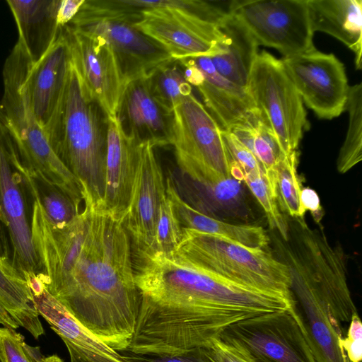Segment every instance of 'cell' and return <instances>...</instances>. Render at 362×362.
Segmentation results:
<instances>
[{"instance_id": "obj_9", "label": "cell", "mask_w": 362, "mask_h": 362, "mask_svg": "<svg viewBox=\"0 0 362 362\" xmlns=\"http://www.w3.org/2000/svg\"><path fill=\"white\" fill-rule=\"evenodd\" d=\"M218 337L243 349L257 362H317L296 300L288 309L234 322Z\"/></svg>"}, {"instance_id": "obj_40", "label": "cell", "mask_w": 362, "mask_h": 362, "mask_svg": "<svg viewBox=\"0 0 362 362\" xmlns=\"http://www.w3.org/2000/svg\"><path fill=\"white\" fill-rule=\"evenodd\" d=\"M85 0H61L58 12L57 23L60 27L67 25L76 15Z\"/></svg>"}, {"instance_id": "obj_22", "label": "cell", "mask_w": 362, "mask_h": 362, "mask_svg": "<svg viewBox=\"0 0 362 362\" xmlns=\"http://www.w3.org/2000/svg\"><path fill=\"white\" fill-rule=\"evenodd\" d=\"M313 32L327 33L355 54L356 69H361L362 1L306 0Z\"/></svg>"}, {"instance_id": "obj_12", "label": "cell", "mask_w": 362, "mask_h": 362, "mask_svg": "<svg viewBox=\"0 0 362 362\" xmlns=\"http://www.w3.org/2000/svg\"><path fill=\"white\" fill-rule=\"evenodd\" d=\"M72 63L87 95L97 102L107 117H117L129 84L117 57L101 37L63 27Z\"/></svg>"}, {"instance_id": "obj_37", "label": "cell", "mask_w": 362, "mask_h": 362, "mask_svg": "<svg viewBox=\"0 0 362 362\" xmlns=\"http://www.w3.org/2000/svg\"><path fill=\"white\" fill-rule=\"evenodd\" d=\"M341 347L350 362H361L362 358V323L358 313L353 315L349 326L341 340Z\"/></svg>"}, {"instance_id": "obj_38", "label": "cell", "mask_w": 362, "mask_h": 362, "mask_svg": "<svg viewBox=\"0 0 362 362\" xmlns=\"http://www.w3.org/2000/svg\"><path fill=\"white\" fill-rule=\"evenodd\" d=\"M300 202L305 211L311 213L315 223H320L323 211L317 192L310 187L301 188Z\"/></svg>"}, {"instance_id": "obj_26", "label": "cell", "mask_w": 362, "mask_h": 362, "mask_svg": "<svg viewBox=\"0 0 362 362\" xmlns=\"http://www.w3.org/2000/svg\"><path fill=\"white\" fill-rule=\"evenodd\" d=\"M228 132L253 153L267 178L274 180V167L283 153L272 130L262 119L258 110L255 108L249 112Z\"/></svg>"}, {"instance_id": "obj_4", "label": "cell", "mask_w": 362, "mask_h": 362, "mask_svg": "<svg viewBox=\"0 0 362 362\" xmlns=\"http://www.w3.org/2000/svg\"><path fill=\"white\" fill-rule=\"evenodd\" d=\"M134 279L210 306L257 315L286 310L294 303L293 297L234 282L173 255L142 260Z\"/></svg>"}, {"instance_id": "obj_15", "label": "cell", "mask_w": 362, "mask_h": 362, "mask_svg": "<svg viewBox=\"0 0 362 362\" xmlns=\"http://www.w3.org/2000/svg\"><path fill=\"white\" fill-rule=\"evenodd\" d=\"M37 311L65 344L71 362H125L121 354L88 331L47 290L39 274L24 276Z\"/></svg>"}, {"instance_id": "obj_21", "label": "cell", "mask_w": 362, "mask_h": 362, "mask_svg": "<svg viewBox=\"0 0 362 362\" xmlns=\"http://www.w3.org/2000/svg\"><path fill=\"white\" fill-rule=\"evenodd\" d=\"M61 0H7L22 43L33 64L39 62L58 38Z\"/></svg>"}, {"instance_id": "obj_7", "label": "cell", "mask_w": 362, "mask_h": 362, "mask_svg": "<svg viewBox=\"0 0 362 362\" xmlns=\"http://www.w3.org/2000/svg\"><path fill=\"white\" fill-rule=\"evenodd\" d=\"M170 145L180 170L206 188L231 177L222 129L192 93L173 105Z\"/></svg>"}, {"instance_id": "obj_20", "label": "cell", "mask_w": 362, "mask_h": 362, "mask_svg": "<svg viewBox=\"0 0 362 362\" xmlns=\"http://www.w3.org/2000/svg\"><path fill=\"white\" fill-rule=\"evenodd\" d=\"M192 60L204 77L197 88L207 110L222 130L228 131L255 109L248 90L221 76L210 57L193 58Z\"/></svg>"}, {"instance_id": "obj_32", "label": "cell", "mask_w": 362, "mask_h": 362, "mask_svg": "<svg viewBox=\"0 0 362 362\" xmlns=\"http://www.w3.org/2000/svg\"><path fill=\"white\" fill-rule=\"evenodd\" d=\"M182 235V229L165 193L160 208L155 237V253L153 256L173 255Z\"/></svg>"}, {"instance_id": "obj_28", "label": "cell", "mask_w": 362, "mask_h": 362, "mask_svg": "<svg viewBox=\"0 0 362 362\" xmlns=\"http://www.w3.org/2000/svg\"><path fill=\"white\" fill-rule=\"evenodd\" d=\"M21 173L27 189L30 195L38 199L47 219L52 226H65L80 213V207L62 192L30 177L23 167Z\"/></svg>"}, {"instance_id": "obj_1", "label": "cell", "mask_w": 362, "mask_h": 362, "mask_svg": "<svg viewBox=\"0 0 362 362\" xmlns=\"http://www.w3.org/2000/svg\"><path fill=\"white\" fill-rule=\"evenodd\" d=\"M81 253L66 285L54 296L93 335L127 351L140 306L129 235L122 221L92 204Z\"/></svg>"}, {"instance_id": "obj_39", "label": "cell", "mask_w": 362, "mask_h": 362, "mask_svg": "<svg viewBox=\"0 0 362 362\" xmlns=\"http://www.w3.org/2000/svg\"><path fill=\"white\" fill-rule=\"evenodd\" d=\"M214 197L220 201H230L237 197L240 187L238 181L230 177L209 189Z\"/></svg>"}, {"instance_id": "obj_24", "label": "cell", "mask_w": 362, "mask_h": 362, "mask_svg": "<svg viewBox=\"0 0 362 362\" xmlns=\"http://www.w3.org/2000/svg\"><path fill=\"white\" fill-rule=\"evenodd\" d=\"M165 192L182 229L223 236L249 247L266 249L268 246L269 238L261 226L227 223L195 209L184 201L170 179Z\"/></svg>"}, {"instance_id": "obj_3", "label": "cell", "mask_w": 362, "mask_h": 362, "mask_svg": "<svg viewBox=\"0 0 362 362\" xmlns=\"http://www.w3.org/2000/svg\"><path fill=\"white\" fill-rule=\"evenodd\" d=\"M33 64L18 40L3 68L0 119L27 173L42 183L60 190L80 206L83 202L81 186L52 149L30 105L25 83Z\"/></svg>"}, {"instance_id": "obj_19", "label": "cell", "mask_w": 362, "mask_h": 362, "mask_svg": "<svg viewBox=\"0 0 362 362\" xmlns=\"http://www.w3.org/2000/svg\"><path fill=\"white\" fill-rule=\"evenodd\" d=\"M291 291L300 313L317 362H346L341 325L332 317L324 300L300 276L290 272Z\"/></svg>"}, {"instance_id": "obj_30", "label": "cell", "mask_w": 362, "mask_h": 362, "mask_svg": "<svg viewBox=\"0 0 362 362\" xmlns=\"http://www.w3.org/2000/svg\"><path fill=\"white\" fill-rule=\"evenodd\" d=\"M175 62L159 68L146 78L153 97L170 112L177 100L192 93L182 69Z\"/></svg>"}, {"instance_id": "obj_17", "label": "cell", "mask_w": 362, "mask_h": 362, "mask_svg": "<svg viewBox=\"0 0 362 362\" xmlns=\"http://www.w3.org/2000/svg\"><path fill=\"white\" fill-rule=\"evenodd\" d=\"M117 117L124 132L138 142L170 145L173 112L152 95L146 78L129 83L119 103Z\"/></svg>"}, {"instance_id": "obj_25", "label": "cell", "mask_w": 362, "mask_h": 362, "mask_svg": "<svg viewBox=\"0 0 362 362\" xmlns=\"http://www.w3.org/2000/svg\"><path fill=\"white\" fill-rule=\"evenodd\" d=\"M0 304L20 327L36 339L44 329L33 296L23 274L8 257L0 256Z\"/></svg>"}, {"instance_id": "obj_14", "label": "cell", "mask_w": 362, "mask_h": 362, "mask_svg": "<svg viewBox=\"0 0 362 362\" xmlns=\"http://www.w3.org/2000/svg\"><path fill=\"white\" fill-rule=\"evenodd\" d=\"M155 146L139 142V157L134 188L124 226L132 237L141 260L155 253V237L159 211L165 195L162 168Z\"/></svg>"}, {"instance_id": "obj_2", "label": "cell", "mask_w": 362, "mask_h": 362, "mask_svg": "<svg viewBox=\"0 0 362 362\" xmlns=\"http://www.w3.org/2000/svg\"><path fill=\"white\" fill-rule=\"evenodd\" d=\"M43 131L78 182L83 202L99 208L105 189L107 116L86 93L71 59L62 98Z\"/></svg>"}, {"instance_id": "obj_18", "label": "cell", "mask_w": 362, "mask_h": 362, "mask_svg": "<svg viewBox=\"0 0 362 362\" xmlns=\"http://www.w3.org/2000/svg\"><path fill=\"white\" fill-rule=\"evenodd\" d=\"M71 55L63 32L36 64L26 78L30 105L42 129L47 124L62 98L69 71Z\"/></svg>"}, {"instance_id": "obj_16", "label": "cell", "mask_w": 362, "mask_h": 362, "mask_svg": "<svg viewBox=\"0 0 362 362\" xmlns=\"http://www.w3.org/2000/svg\"><path fill=\"white\" fill-rule=\"evenodd\" d=\"M138 145L124 132L117 117H107L105 189L99 209L123 223L134 188Z\"/></svg>"}, {"instance_id": "obj_31", "label": "cell", "mask_w": 362, "mask_h": 362, "mask_svg": "<svg viewBox=\"0 0 362 362\" xmlns=\"http://www.w3.org/2000/svg\"><path fill=\"white\" fill-rule=\"evenodd\" d=\"M243 181L264 211L271 229H276L283 240L288 238V224L281 214L276 193L269 183L263 170L244 173Z\"/></svg>"}, {"instance_id": "obj_6", "label": "cell", "mask_w": 362, "mask_h": 362, "mask_svg": "<svg viewBox=\"0 0 362 362\" xmlns=\"http://www.w3.org/2000/svg\"><path fill=\"white\" fill-rule=\"evenodd\" d=\"M140 10L119 0L84 1L66 25L103 38L111 47L129 83L146 78L175 60L135 26Z\"/></svg>"}, {"instance_id": "obj_29", "label": "cell", "mask_w": 362, "mask_h": 362, "mask_svg": "<svg viewBox=\"0 0 362 362\" xmlns=\"http://www.w3.org/2000/svg\"><path fill=\"white\" fill-rule=\"evenodd\" d=\"M298 158L297 151L279 157L274 167L276 198L281 208L291 218H304L306 211L300 202Z\"/></svg>"}, {"instance_id": "obj_34", "label": "cell", "mask_w": 362, "mask_h": 362, "mask_svg": "<svg viewBox=\"0 0 362 362\" xmlns=\"http://www.w3.org/2000/svg\"><path fill=\"white\" fill-rule=\"evenodd\" d=\"M125 362H216L205 346L196 347L182 354L170 356H151L122 351Z\"/></svg>"}, {"instance_id": "obj_8", "label": "cell", "mask_w": 362, "mask_h": 362, "mask_svg": "<svg viewBox=\"0 0 362 362\" xmlns=\"http://www.w3.org/2000/svg\"><path fill=\"white\" fill-rule=\"evenodd\" d=\"M247 90L255 108L272 130L281 153L297 151L310 123L302 98L281 59L266 51L258 53Z\"/></svg>"}, {"instance_id": "obj_35", "label": "cell", "mask_w": 362, "mask_h": 362, "mask_svg": "<svg viewBox=\"0 0 362 362\" xmlns=\"http://www.w3.org/2000/svg\"><path fill=\"white\" fill-rule=\"evenodd\" d=\"M222 135L231 159L238 164L244 173L263 170L253 153L231 132L222 130Z\"/></svg>"}, {"instance_id": "obj_42", "label": "cell", "mask_w": 362, "mask_h": 362, "mask_svg": "<svg viewBox=\"0 0 362 362\" xmlns=\"http://www.w3.org/2000/svg\"><path fill=\"white\" fill-rule=\"evenodd\" d=\"M1 222L0 216V223ZM0 256L6 257V246H5V241L4 240V235L0 223Z\"/></svg>"}, {"instance_id": "obj_5", "label": "cell", "mask_w": 362, "mask_h": 362, "mask_svg": "<svg viewBox=\"0 0 362 362\" xmlns=\"http://www.w3.org/2000/svg\"><path fill=\"white\" fill-rule=\"evenodd\" d=\"M173 255L234 282L293 296L288 266L266 249L191 229H182Z\"/></svg>"}, {"instance_id": "obj_36", "label": "cell", "mask_w": 362, "mask_h": 362, "mask_svg": "<svg viewBox=\"0 0 362 362\" xmlns=\"http://www.w3.org/2000/svg\"><path fill=\"white\" fill-rule=\"evenodd\" d=\"M204 346L216 362H257L243 349L218 337Z\"/></svg>"}, {"instance_id": "obj_33", "label": "cell", "mask_w": 362, "mask_h": 362, "mask_svg": "<svg viewBox=\"0 0 362 362\" xmlns=\"http://www.w3.org/2000/svg\"><path fill=\"white\" fill-rule=\"evenodd\" d=\"M44 357L14 329L0 327V362H45Z\"/></svg>"}, {"instance_id": "obj_43", "label": "cell", "mask_w": 362, "mask_h": 362, "mask_svg": "<svg viewBox=\"0 0 362 362\" xmlns=\"http://www.w3.org/2000/svg\"><path fill=\"white\" fill-rule=\"evenodd\" d=\"M346 362H350V361L349 360H347Z\"/></svg>"}, {"instance_id": "obj_11", "label": "cell", "mask_w": 362, "mask_h": 362, "mask_svg": "<svg viewBox=\"0 0 362 362\" xmlns=\"http://www.w3.org/2000/svg\"><path fill=\"white\" fill-rule=\"evenodd\" d=\"M134 26L175 61L212 57L223 52L226 41L218 25L180 8L141 9Z\"/></svg>"}, {"instance_id": "obj_27", "label": "cell", "mask_w": 362, "mask_h": 362, "mask_svg": "<svg viewBox=\"0 0 362 362\" xmlns=\"http://www.w3.org/2000/svg\"><path fill=\"white\" fill-rule=\"evenodd\" d=\"M345 110L349 121L346 139L337 160L339 173H347L362 159V84L349 86Z\"/></svg>"}, {"instance_id": "obj_23", "label": "cell", "mask_w": 362, "mask_h": 362, "mask_svg": "<svg viewBox=\"0 0 362 362\" xmlns=\"http://www.w3.org/2000/svg\"><path fill=\"white\" fill-rule=\"evenodd\" d=\"M219 28L226 39L223 52L210 59L221 76L247 90L250 72L259 53V45L233 13L221 23Z\"/></svg>"}, {"instance_id": "obj_10", "label": "cell", "mask_w": 362, "mask_h": 362, "mask_svg": "<svg viewBox=\"0 0 362 362\" xmlns=\"http://www.w3.org/2000/svg\"><path fill=\"white\" fill-rule=\"evenodd\" d=\"M259 45L284 58L314 49L306 0H235L233 12Z\"/></svg>"}, {"instance_id": "obj_41", "label": "cell", "mask_w": 362, "mask_h": 362, "mask_svg": "<svg viewBox=\"0 0 362 362\" xmlns=\"http://www.w3.org/2000/svg\"><path fill=\"white\" fill-rule=\"evenodd\" d=\"M0 324L3 327H9L16 329L19 326L18 324L11 318L6 310L0 304Z\"/></svg>"}, {"instance_id": "obj_13", "label": "cell", "mask_w": 362, "mask_h": 362, "mask_svg": "<svg viewBox=\"0 0 362 362\" xmlns=\"http://www.w3.org/2000/svg\"><path fill=\"white\" fill-rule=\"evenodd\" d=\"M281 61L303 102L318 118L332 119L345 110L350 86L343 63L334 54L315 48Z\"/></svg>"}]
</instances>
